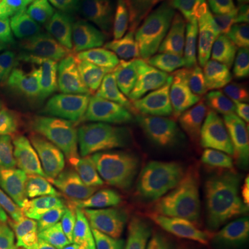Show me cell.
<instances>
[{
  "label": "cell",
  "instance_id": "obj_11",
  "mask_svg": "<svg viewBox=\"0 0 249 249\" xmlns=\"http://www.w3.org/2000/svg\"><path fill=\"white\" fill-rule=\"evenodd\" d=\"M19 50L28 71L36 78L47 79L78 67V47L55 29L49 18L27 29L19 39Z\"/></svg>",
  "mask_w": 249,
  "mask_h": 249
},
{
  "label": "cell",
  "instance_id": "obj_16",
  "mask_svg": "<svg viewBox=\"0 0 249 249\" xmlns=\"http://www.w3.org/2000/svg\"><path fill=\"white\" fill-rule=\"evenodd\" d=\"M224 55L229 78L249 70V0H234Z\"/></svg>",
  "mask_w": 249,
  "mask_h": 249
},
{
  "label": "cell",
  "instance_id": "obj_3",
  "mask_svg": "<svg viewBox=\"0 0 249 249\" xmlns=\"http://www.w3.org/2000/svg\"><path fill=\"white\" fill-rule=\"evenodd\" d=\"M115 175L126 187L180 188L160 152L148 108L134 111L116 127Z\"/></svg>",
  "mask_w": 249,
  "mask_h": 249
},
{
  "label": "cell",
  "instance_id": "obj_21",
  "mask_svg": "<svg viewBox=\"0 0 249 249\" xmlns=\"http://www.w3.org/2000/svg\"><path fill=\"white\" fill-rule=\"evenodd\" d=\"M3 7L17 19L25 32L36 24L53 18L54 10L60 6L54 0H4Z\"/></svg>",
  "mask_w": 249,
  "mask_h": 249
},
{
  "label": "cell",
  "instance_id": "obj_8",
  "mask_svg": "<svg viewBox=\"0 0 249 249\" xmlns=\"http://www.w3.org/2000/svg\"><path fill=\"white\" fill-rule=\"evenodd\" d=\"M148 39L140 28L122 22L109 24L91 49L97 68L130 96L144 100V62Z\"/></svg>",
  "mask_w": 249,
  "mask_h": 249
},
{
  "label": "cell",
  "instance_id": "obj_22",
  "mask_svg": "<svg viewBox=\"0 0 249 249\" xmlns=\"http://www.w3.org/2000/svg\"><path fill=\"white\" fill-rule=\"evenodd\" d=\"M230 152L232 166L242 184L249 190V121L242 119L223 142Z\"/></svg>",
  "mask_w": 249,
  "mask_h": 249
},
{
  "label": "cell",
  "instance_id": "obj_2",
  "mask_svg": "<svg viewBox=\"0 0 249 249\" xmlns=\"http://www.w3.org/2000/svg\"><path fill=\"white\" fill-rule=\"evenodd\" d=\"M39 112L97 118L115 124L145 107L97 67L78 65L39 85Z\"/></svg>",
  "mask_w": 249,
  "mask_h": 249
},
{
  "label": "cell",
  "instance_id": "obj_23",
  "mask_svg": "<svg viewBox=\"0 0 249 249\" xmlns=\"http://www.w3.org/2000/svg\"><path fill=\"white\" fill-rule=\"evenodd\" d=\"M0 249H39L32 226L13 216L0 220Z\"/></svg>",
  "mask_w": 249,
  "mask_h": 249
},
{
  "label": "cell",
  "instance_id": "obj_27",
  "mask_svg": "<svg viewBox=\"0 0 249 249\" xmlns=\"http://www.w3.org/2000/svg\"><path fill=\"white\" fill-rule=\"evenodd\" d=\"M6 216V205L3 202V199L0 198V220Z\"/></svg>",
  "mask_w": 249,
  "mask_h": 249
},
{
  "label": "cell",
  "instance_id": "obj_25",
  "mask_svg": "<svg viewBox=\"0 0 249 249\" xmlns=\"http://www.w3.org/2000/svg\"><path fill=\"white\" fill-rule=\"evenodd\" d=\"M13 96H14V90L7 89V88H4V86L0 85V103L6 101L7 98L13 97Z\"/></svg>",
  "mask_w": 249,
  "mask_h": 249
},
{
  "label": "cell",
  "instance_id": "obj_14",
  "mask_svg": "<svg viewBox=\"0 0 249 249\" xmlns=\"http://www.w3.org/2000/svg\"><path fill=\"white\" fill-rule=\"evenodd\" d=\"M53 25L72 45L90 47L106 32L108 18L97 0H67Z\"/></svg>",
  "mask_w": 249,
  "mask_h": 249
},
{
  "label": "cell",
  "instance_id": "obj_10",
  "mask_svg": "<svg viewBox=\"0 0 249 249\" xmlns=\"http://www.w3.org/2000/svg\"><path fill=\"white\" fill-rule=\"evenodd\" d=\"M155 136L163 160L180 187L190 186L198 176L209 151L224 140L196 133L172 121L155 118Z\"/></svg>",
  "mask_w": 249,
  "mask_h": 249
},
{
  "label": "cell",
  "instance_id": "obj_9",
  "mask_svg": "<svg viewBox=\"0 0 249 249\" xmlns=\"http://www.w3.org/2000/svg\"><path fill=\"white\" fill-rule=\"evenodd\" d=\"M54 124L78 130L82 140L79 201H88L115 176V124L97 118L55 115Z\"/></svg>",
  "mask_w": 249,
  "mask_h": 249
},
{
  "label": "cell",
  "instance_id": "obj_15",
  "mask_svg": "<svg viewBox=\"0 0 249 249\" xmlns=\"http://www.w3.org/2000/svg\"><path fill=\"white\" fill-rule=\"evenodd\" d=\"M32 122V109L22 101H11L0 108V172L14 165Z\"/></svg>",
  "mask_w": 249,
  "mask_h": 249
},
{
  "label": "cell",
  "instance_id": "obj_5",
  "mask_svg": "<svg viewBox=\"0 0 249 249\" xmlns=\"http://www.w3.org/2000/svg\"><path fill=\"white\" fill-rule=\"evenodd\" d=\"M158 16L168 35L208 67L222 64L230 24L224 0H162Z\"/></svg>",
  "mask_w": 249,
  "mask_h": 249
},
{
  "label": "cell",
  "instance_id": "obj_24",
  "mask_svg": "<svg viewBox=\"0 0 249 249\" xmlns=\"http://www.w3.org/2000/svg\"><path fill=\"white\" fill-rule=\"evenodd\" d=\"M19 32H24L22 27L1 4L0 6V37L17 36V34Z\"/></svg>",
  "mask_w": 249,
  "mask_h": 249
},
{
  "label": "cell",
  "instance_id": "obj_26",
  "mask_svg": "<svg viewBox=\"0 0 249 249\" xmlns=\"http://www.w3.org/2000/svg\"><path fill=\"white\" fill-rule=\"evenodd\" d=\"M170 249H219L216 247H208V245H188V247H178V248Z\"/></svg>",
  "mask_w": 249,
  "mask_h": 249
},
{
  "label": "cell",
  "instance_id": "obj_13",
  "mask_svg": "<svg viewBox=\"0 0 249 249\" xmlns=\"http://www.w3.org/2000/svg\"><path fill=\"white\" fill-rule=\"evenodd\" d=\"M190 191L235 206L249 214V190L237 176L224 144L209 151Z\"/></svg>",
  "mask_w": 249,
  "mask_h": 249
},
{
  "label": "cell",
  "instance_id": "obj_12",
  "mask_svg": "<svg viewBox=\"0 0 249 249\" xmlns=\"http://www.w3.org/2000/svg\"><path fill=\"white\" fill-rule=\"evenodd\" d=\"M154 118L172 121L196 133L226 140L240 121L231 108L209 96H188L158 104L150 109Z\"/></svg>",
  "mask_w": 249,
  "mask_h": 249
},
{
  "label": "cell",
  "instance_id": "obj_1",
  "mask_svg": "<svg viewBox=\"0 0 249 249\" xmlns=\"http://www.w3.org/2000/svg\"><path fill=\"white\" fill-rule=\"evenodd\" d=\"M180 194L178 188L109 190L94 202L86 226L147 245L165 242Z\"/></svg>",
  "mask_w": 249,
  "mask_h": 249
},
{
  "label": "cell",
  "instance_id": "obj_28",
  "mask_svg": "<svg viewBox=\"0 0 249 249\" xmlns=\"http://www.w3.org/2000/svg\"><path fill=\"white\" fill-rule=\"evenodd\" d=\"M54 1H55L60 7H61L62 4H65V3H67V0H54Z\"/></svg>",
  "mask_w": 249,
  "mask_h": 249
},
{
  "label": "cell",
  "instance_id": "obj_6",
  "mask_svg": "<svg viewBox=\"0 0 249 249\" xmlns=\"http://www.w3.org/2000/svg\"><path fill=\"white\" fill-rule=\"evenodd\" d=\"M53 144L28 136L14 160V169L27 181L60 198H76L80 183L82 140L78 130Z\"/></svg>",
  "mask_w": 249,
  "mask_h": 249
},
{
  "label": "cell",
  "instance_id": "obj_7",
  "mask_svg": "<svg viewBox=\"0 0 249 249\" xmlns=\"http://www.w3.org/2000/svg\"><path fill=\"white\" fill-rule=\"evenodd\" d=\"M212 76L211 67L172 40H155L147 47L144 85L151 106L201 94L209 89Z\"/></svg>",
  "mask_w": 249,
  "mask_h": 249
},
{
  "label": "cell",
  "instance_id": "obj_4",
  "mask_svg": "<svg viewBox=\"0 0 249 249\" xmlns=\"http://www.w3.org/2000/svg\"><path fill=\"white\" fill-rule=\"evenodd\" d=\"M166 241L249 248V214L193 191L181 193Z\"/></svg>",
  "mask_w": 249,
  "mask_h": 249
},
{
  "label": "cell",
  "instance_id": "obj_29",
  "mask_svg": "<svg viewBox=\"0 0 249 249\" xmlns=\"http://www.w3.org/2000/svg\"><path fill=\"white\" fill-rule=\"evenodd\" d=\"M3 3H4V0H0V6H1Z\"/></svg>",
  "mask_w": 249,
  "mask_h": 249
},
{
  "label": "cell",
  "instance_id": "obj_19",
  "mask_svg": "<svg viewBox=\"0 0 249 249\" xmlns=\"http://www.w3.org/2000/svg\"><path fill=\"white\" fill-rule=\"evenodd\" d=\"M208 96L222 101L235 115L249 121V70L238 78H229L211 86Z\"/></svg>",
  "mask_w": 249,
  "mask_h": 249
},
{
  "label": "cell",
  "instance_id": "obj_20",
  "mask_svg": "<svg viewBox=\"0 0 249 249\" xmlns=\"http://www.w3.org/2000/svg\"><path fill=\"white\" fill-rule=\"evenodd\" d=\"M61 249H148L140 241L111 234L71 232L62 241Z\"/></svg>",
  "mask_w": 249,
  "mask_h": 249
},
{
  "label": "cell",
  "instance_id": "obj_17",
  "mask_svg": "<svg viewBox=\"0 0 249 249\" xmlns=\"http://www.w3.org/2000/svg\"><path fill=\"white\" fill-rule=\"evenodd\" d=\"M162 0H97L119 22L140 28L151 24L160 14Z\"/></svg>",
  "mask_w": 249,
  "mask_h": 249
},
{
  "label": "cell",
  "instance_id": "obj_18",
  "mask_svg": "<svg viewBox=\"0 0 249 249\" xmlns=\"http://www.w3.org/2000/svg\"><path fill=\"white\" fill-rule=\"evenodd\" d=\"M0 85L11 90L29 85L17 36L0 37Z\"/></svg>",
  "mask_w": 249,
  "mask_h": 249
}]
</instances>
